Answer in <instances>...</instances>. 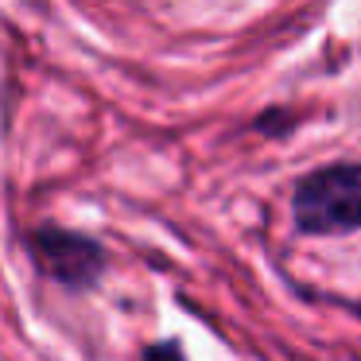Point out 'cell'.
Listing matches in <instances>:
<instances>
[{"label":"cell","mask_w":361,"mask_h":361,"mask_svg":"<svg viewBox=\"0 0 361 361\" xmlns=\"http://www.w3.org/2000/svg\"><path fill=\"white\" fill-rule=\"evenodd\" d=\"M291 221L303 237H350L361 229V159L311 167L291 187Z\"/></svg>","instance_id":"6da1fadb"},{"label":"cell","mask_w":361,"mask_h":361,"mask_svg":"<svg viewBox=\"0 0 361 361\" xmlns=\"http://www.w3.org/2000/svg\"><path fill=\"white\" fill-rule=\"evenodd\" d=\"M24 252L43 280H51L71 295H86V291L102 288L105 272H109V249L102 245V237L66 229L59 221H39L27 229Z\"/></svg>","instance_id":"7a4b0ae2"},{"label":"cell","mask_w":361,"mask_h":361,"mask_svg":"<svg viewBox=\"0 0 361 361\" xmlns=\"http://www.w3.org/2000/svg\"><path fill=\"white\" fill-rule=\"evenodd\" d=\"M295 128H299V113L288 109V105H272V109L257 113V121H252V133L268 136V140H283Z\"/></svg>","instance_id":"3957f363"},{"label":"cell","mask_w":361,"mask_h":361,"mask_svg":"<svg viewBox=\"0 0 361 361\" xmlns=\"http://www.w3.org/2000/svg\"><path fill=\"white\" fill-rule=\"evenodd\" d=\"M136 361H190V357H187L179 338H156V342L144 345Z\"/></svg>","instance_id":"277c9868"},{"label":"cell","mask_w":361,"mask_h":361,"mask_svg":"<svg viewBox=\"0 0 361 361\" xmlns=\"http://www.w3.org/2000/svg\"><path fill=\"white\" fill-rule=\"evenodd\" d=\"M345 311H350L353 319H361V299H350V303H345Z\"/></svg>","instance_id":"5b68a950"}]
</instances>
